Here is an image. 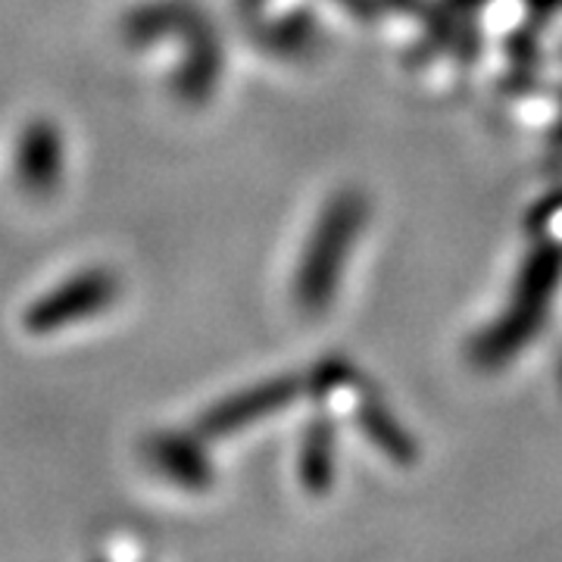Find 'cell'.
<instances>
[{
	"mask_svg": "<svg viewBox=\"0 0 562 562\" xmlns=\"http://www.w3.org/2000/svg\"><path fill=\"white\" fill-rule=\"evenodd\" d=\"M313 438V435H310ZM328 447H331V441H328V428L325 425H319L316 428V438L310 441V450H306V457H303V469H306V479L319 487L322 482H325V475H328Z\"/></svg>",
	"mask_w": 562,
	"mask_h": 562,
	"instance_id": "3957f363",
	"label": "cell"
},
{
	"mask_svg": "<svg viewBox=\"0 0 562 562\" xmlns=\"http://www.w3.org/2000/svg\"><path fill=\"white\" fill-rule=\"evenodd\" d=\"M553 276H557V260H553V257L535 260L531 272H528V281H525L522 294H519L522 313H513V316L497 328V338H491V353H494V357H503V353L516 350V347L525 341V331H528L535 322H541L543 301H547V294H550Z\"/></svg>",
	"mask_w": 562,
	"mask_h": 562,
	"instance_id": "7a4b0ae2",
	"label": "cell"
},
{
	"mask_svg": "<svg viewBox=\"0 0 562 562\" xmlns=\"http://www.w3.org/2000/svg\"><path fill=\"white\" fill-rule=\"evenodd\" d=\"M360 225V203L353 198L338 201L328 216L322 220L319 235L306 254V266L301 272V297L306 306H319L328 301L331 284H335V272L341 269L344 254L350 247V238Z\"/></svg>",
	"mask_w": 562,
	"mask_h": 562,
	"instance_id": "6da1fadb",
	"label": "cell"
}]
</instances>
